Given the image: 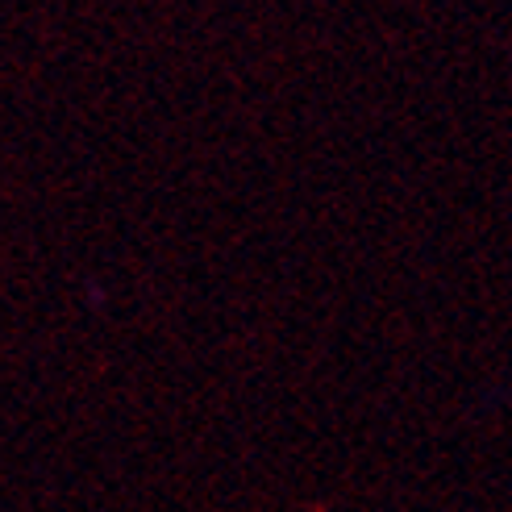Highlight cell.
Returning a JSON list of instances; mask_svg holds the SVG:
<instances>
[]
</instances>
